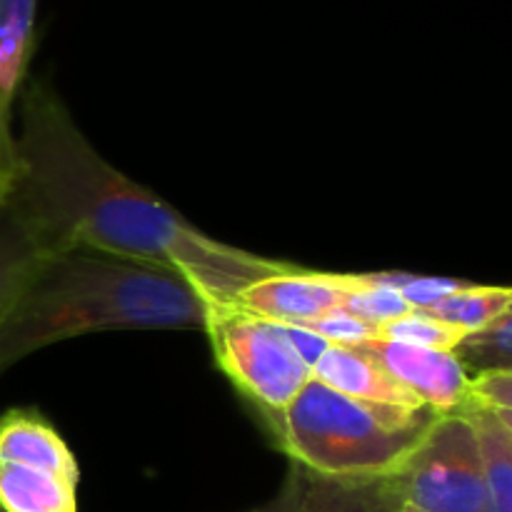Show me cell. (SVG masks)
Segmentation results:
<instances>
[{
	"label": "cell",
	"mask_w": 512,
	"mask_h": 512,
	"mask_svg": "<svg viewBox=\"0 0 512 512\" xmlns=\"http://www.w3.org/2000/svg\"><path fill=\"white\" fill-rule=\"evenodd\" d=\"M15 153L18 178L5 205L45 250L90 248L160 265L188 280L210 310L230 308L250 285L290 265L210 238L128 178L100 155L43 80L25 88L20 100Z\"/></svg>",
	"instance_id": "6da1fadb"
},
{
	"label": "cell",
	"mask_w": 512,
	"mask_h": 512,
	"mask_svg": "<svg viewBox=\"0 0 512 512\" xmlns=\"http://www.w3.org/2000/svg\"><path fill=\"white\" fill-rule=\"evenodd\" d=\"M210 305L173 270L90 248L45 250L0 320V375L63 340L113 330H198Z\"/></svg>",
	"instance_id": "7a4b0ae2"
},
{
	"label": "cell",
	"mask_w": 512,
	"mask_h": 512,
	"mask_svg": "<svg viewBox=\"0 0 512 512\" xmlns=\"http://www.w3.org/2000/svg\"><path fill=\"white\" fill-rule=\"evenodd\" d=\"M430 420L418 428H398L363 403L310 380L285 415L278 445L290 463L313 478L375 483L400 473Z\"/></svg>",
	"instance_id": "3957f363"
},
{
	"label": "cell",
	"mask_w": 512,
	"mask_h": 512,
	"mask_svg": "<svg viewBox=\"0 0 512 512\" xmlns=\"http://www.w3.org/2000/svg\"><path fill=\"white\" fill-rule=\"evenodd\" d=\"M205 335L215 365L253 405L278 443L290 405L313 380V370L295 353L283 325L230 305L210 310Z\"/></svg>",
	"instance_id": "277c9868"
},
{
	"label": "cell",
	"mask_w": 512,
	"mask_h": 512,
	"mask_svg": "<svg viewBox=\"0 0 512 512\" xmlns=\"http://www.w3.org/2000/svg\"><path fill=\"white\" fill-rule=\"evenodd\" d=\"M80 468L33 408L0 415V512H78Z\"/></svg>",
	"instance_id": "5b68a950"
},
{
	"label": "cell",
	"mask_w": 512,
	"mask_h": 512,
	"mask_svg": "<svg viewBox=\"0 0 512 512\" xmlns=\"http://www.w3.org/2000/svg\"><path fill=\"white\" fill-rule=\"evenodd\" d=\"M390 485L420 512H493L475 430L463 413L435 415Z\"/></svg>",
	"instance_id": "8992f818"
},
{
	"label": "cell",
	"mask_w": 512,
	"mask_h": 512,
	"mask_svg": "<svg viewBox=\"0 0 512 512\" xmlns=\"http://www.w3.org/2000/svg\"><path fill=\"white\" fill-rule=\"evenodd\" d=\"M313 380L355 403H363L398 428H418L435 415L423 408L383 365L358 348L330 345L313 365Z\"/></svg>",
	"instance_id": "52a82bcc"
},
{
	"label": "cell",
	"mask_w": 512,
	"mask_h": 512,
	"mask_svg": "<svg viewBox=\"0 0 512 512\" xmlns=\"http://www.w3.org/2000/svg\"><path fill=\"white\" fill-rule=\"evenodd\" d=\"M383 365L423 408L435 415L460 413L468 395V370L448 350L415 348L395 340L373 338L355 345Z\"/></svg>",
	"instance_id": "ba28073f"
},
{
	"label": "cell",
	"mask_w": 512,
	"mask_h": 512,
	"mask_svg": "<svg viewBox=\"0 0 512 512\" xmlns=\"http://www.w3.org/2000/svg\"><path fill=\"white\" fill-rule=\"evenodd\" d=\"M348 295L345 273H320L290 263L280 273L250 285L235 308L270 320L275 325H298L305 328L335 308H343Z\"/></svg>",
	"instance_id": "9c48e42d"
},
{
	"label": "cell",
	"mask_w": 512,
	"mask_h": 512,
	"mask_svg": "<svg viewBox=\"0 0 512 512\" xmlns=\"http://www.w3.org/2000/svg\"><path fill=\"white\" fill-rule=\"evenodd\" d=\"M35 15L38 0H0V113L13 115V103L28 75Z\"/></svg>",
	"instance_id": "30bf717a"
},
{
	"label": "cell",
	"mask_w": 512,
	"mask_h": 512,
	"mask_svg": "<svg viewBox=\"0 0 512 512\" xmlns=\"http://www.w3.org/2000/svg\"><path fill=\"white\" fill-rule=\"evenodd\" d=\"M475 430L493 512H512V415L463 410Z\"/></svg>",
	"instance_id": "8fae6325"
},
{
	"label": "cell",
	"mask_w": 512,
	"mask_h": 512,
	"mask_svg": "<svg viewBox=\"0 0 512 512\" xmlns=\"http://www.w3.org/2000/svg\"><path fill=\"white\" fill-rule=\"evenodd\" d=\"M43 253L38 235L10 205L0 203V320Z\"/></svg>",
	"instance_id": "7c38bea8"
},
{
	"label": "cell",
	"mask_w": 512,
	"mask_h": 512,
	"mask_svg": "<svg viewBox=\"0 0 512 512\" xmlns=\"http://www.w3.org/2000/svg\"><path fill=\"white\" fill-rule=\"evenodd\" d=\"M400 498L390 480L338 483L305 473L303 512H398Z\"/></svg>",
	"instance_id": "4fadbf2b"
},
{
	"label": "cell",
	"mask_w": 512,
	"mask_h": 512,
	"mask_svg": "<svg viewBox=\"0 0 512 512\" xmlns=\"http://www.w3.org/2000/svg\"><path fill=\"white\" fill-rule=\"evenodd\" d=\"M428 313L463 333H470L493 323L500 315L512 313V293L510 288L500 285H480L468 280L463 288L428 308Z\"/></svg>",
	"instance_id": "5bb4252c"
},
{
	"label": "cell",
	"mask_w": 512,
	"mask_h": 512,
	"mask_svg": "<svg viewBox=\"0 0 512 512\" xmlns=\"http://www.w3.org/2000/svg\"><path fill=\"white\" fill-rule=\"evenodd\" d=\"M468 375L488 370H512V313L470 330L453 350Z\"/></svg>",
	"instance_id": "9a60e30c"
},
{
	"label": "cell",
	"mask_w": 512,
	"mask_h": 512,
	"mask_svg": "<svg viewBox=\"0 0 512 512\" xmlns=\"http://www.w3.org/2000/svg\"><path fill=\"white\" fill-rule=\"evenodd\" d=\"M463 335V330L443 323L428 310H410L378 330V338L383 340H395V343L415 345V348L448 350V353H453Z\"/></svg>",
	"instance_id": "2e32d148"
},
{
	"label": "cell",
	"mask_w": 512,
	"mask_h": 512,
	"mask_svg": "<svg viewBox=\"0 0 512 512\" xmlns=\"http://www.w3.org/2000/svg\"><path fill=\"white\" fill-rule=\"evenodd\" d=\"M370 278L385 288L398 290L400 298L413 310H428L443 298L453 295L455 290L463 288L468 280L463 278H440V275H418V273H400V270H388V273H370Z\"/></svg>",
	"instance_id": "e0dca14e"
},
{
	"label": "cell",
	"mask_w": 512,
	"mask_h": 512,
	"mask_svg": "<svg viewBox=\"0 0 512 512\" xmlns=\"http://www.w3.org/2000/svg\"><path fill=\"white\" fill-rule=\"evenodd\" d=\"M463 410L512 415V370H488V373L470 375L468 395L460 413Z\"/></svg>",
	"instance_id": "ac0fdd59"
},
{
	"label": "cell",
	"mask_w": 512,
	"mask_h": 512,
	"mask_svg": "<svg viewBox=\"0 0 512 512\" xmlns=\"http://www.w3.org/2000/svg\"><path fill=\"white\" fill-rule=\"evenodd\" d=\"M305 328L328 340L330 345H345V348H355V345L365 343V340L378 338V328H373V325L365 323V320L355 318V315L348 313L345 308L330 310V313L313 320V323H308Z\"/></svg>",
	"instance_id": "d6986e66"
},
{
	"label": "cell",
	"mask_w": 512,
	"mask_h": 512,
	"mask_svg": "<svg viewBox=\"0 0 512 512\" xmlns=\"http://www.w3.org/2000/svg\"><path fill=\"white\" fill-rule=\"evenodd\" d=\"M303 495H305V473L298 465L290 463L288 475H285L283 485L278 493L268 500V503L258 505L250 512H303Z\"/></svg>",
	"instance_id": "ffe728a7"
},
{
	"label": "cell",
	"mask_w": 512,
	"mask_h": 512,
	"mask_svg": "<svg viewBox=\"0 0 512 512\" xmlns=\"http://www.w3.org/2000/svg\"><path fill=\"white\" fill-rule=\"evenodd\" d=\"M18 178V153H15L13 115L0 113V203H5Z\"/></svg>",
	"instance_id": "44dd1931"
},
{
	"label": "cell",
	"mask_w": 512,
	"mask_h": 512,
	"mask_svg": "<svg viewBox=\"0 0 512 512\" xmlns=\"http://www.w3.org/2000/svg\"><path fill=\"white\" fill-rule=\"evenodd\" d=\"M283 328H285V335H288L290 345L295 348V353H298L300 360H303V363L313 370V365L318 363L320 355L330 348L328 340L320 338V335H315L313 330L298 328V325H283Z\"/></svg>",
	"instance_id": "7402d4cb"
},
{
	"label": "cell",
	"mask_w": 512,
	"mask_h": 512,
	"mask_svg": "<svg viewBox=\"0 0 512 512\" xmlns=\"http://www.w3.org/2000/svg\"><path fill=\"white\" fill-rule=\"evenodd\" d=\"M398 512H420L418 508H413V505L410 503H405V500H400V508H398Z\"/></svg>",
	"instance_id": "603a6c76"
}]
</instances>
